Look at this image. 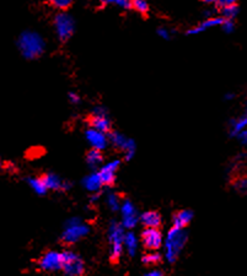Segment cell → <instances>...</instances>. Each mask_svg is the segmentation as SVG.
<instances>
[{
  "mask_svg": "<svg viewBox=\"0 0 247 276\" xmlns=\"http://www.w3.org/2000/svg\"><path fill=\"white\" fill-rule=\"evenodd\" d=\"M236 138H238V140L241 142V144L247 146V128L244 129L243 132L239 133V134L236 135Z\"/></svg>",
  "mask_w": 247,
  "mask_h": 276,
  "instance_id": "obj_33",
  "label": "cell"
},
{
  "mask_svg": "<svg viewBox=\"0 0 247 276\" xmlns=\"http://www.w3.org/2000/svg\"><path fill=\"white\" fill-rule=\"evenodd\" d=\"M230 4H238V0H218L217 7L219 9V7L227 6V5H230Z\"/></svg>",
  "mask_w": 247,
  "mask_h": 276,
  "instance_id": "obj_34",
  "label": "cell"
},
{
  "mask_svg": "<svg viewBox=\"0 0 247 276\" xmlns=\"http://www.w3.org/2000/svg\"><path fill=\"white\" fill-rule=\"evenodd\" d=\"M122 216H123V224L124 227L132 228L137 225L138 220H140V216H138L137 210H135L134 205L129 200H124V203L122 204Z\"/></svg>",
  "mask_w": 247,
  "mask_h": 276,
  "instance_id": "obj_14",
  "label": "cell"
},
{
  "mask_svg": "<svg viewBox=\"0 0 247 276\" xmlns=\"http://www.w3.org/2000/svg\"><path fill=\"white\" fill-rule=\"evenodd\" d=\"M233 188L241 195H247V177L240 176L234 179Z\"/></svg>",
  "mask_w": 247,
  "mask_h": 276,
  "instance_id": "obj_27",
  "label": "cell"
},
{
  "mask_svg": "<svg viewBox=\"0 0 247 276\" xmlns=\"http://www.w3.org/2000/svg\"><path fill=\"white\" fill-rule=\"evenodd\" d=\"M132 11L142 17H148L151 11L150 2L149 0H132Z\"/></svg>",
  "mask_w": 247,
  "mask_h": 276,
  "instance_id": "obj_21",
  "label": "cell"
},
{
  "mask_svg": "<svg viewBox=\"0 0 247 276\" xmlns=\"http://www.w3.org/2000/svg\"><path fill=\"white\" fill-rule=\"evenodd\" d=\"M124 246L127 247V251H128L129 256H134L135 252H137V247H138V243H137V238H135L134 233L129 232L127 233L126 237H124Z\"/></svg>",
  "mask_w": 247,
  "mask_h": 276,
  "instance_id": "obj_28",
  "label": "cell"
},
{
  "mask_svg": "<svg viewBox=\"0 0 247 276\" xmlns=\"http://www.w3.org/2000/svg\"><path fill=\"white\" fill-rule=\"evenodd\" d=\"M219 14L222 15L224 18H228V20H236L240 14V6L239 4H230L227 5V6L219 7Z\"/></svg>",
  "mask_w": 247,
  "mask_h": 276,
  "instance_id": "obj_24",
  "label": "cell"
},
{
  "mask_svg": "<svg viewBox=\"0 0 247 276\" xmlns=\"http://www.w3.org/2000/svg\"><path fill=\"white\" fill-rule=\"evenodd\" d=\"M18 54L27 62H34L43 57L48 49V41L43 33L34 28H25L20 31L15 39Z\"/></svg>",
  "mask_w": 247,
  "mask_h": 276,
  "instance_id": "obj_1",
  "label": "cell"
},
{
  "mask_svg": "<svg viewBox=\"0 0 247 276\" xmlns=\"http://www.w3.org/2000/svg\"><path fill=\"white\" fill-rule=\"evenodd\" d=\"M161 262V256L159 253H156V251H151L149 252L148 254H145L144 257H143V263H144L145 265H158L160 264Z\"/></svg>",
  "mask_w": 247,
  "mask_h": 276,
  "instance_id": "obj_29",
  "label": "cell"
},
{
  "mask_svg": "<svg viewBox=\"0 0 247 276\" xmlns=\"http://www.w3.org/2000/svg\"><path fill=\"white\" fill-rule=\"evenodd\" d=\"M224 20L225 18L220 14L208 18H202V21H199L198 23L188 27L187 30L185 31V34L186 36H198V34L207 32V31L212 30V28H220V26L223 25Z\"/></svg>",
  "mask_w": 247,
  "mask_h": 276,
  "instance_id": "obj_9",
  "label": "cell"
},
{
  "mask_svg": "<svg viewBox=\"0 0 247 276\" xmlns=\"http://www.w3.org/2000/svg\"><path fill=\"white\" fill-rule=\"evenodd\" d=\"M100 7L105 9V7L113 6L123 11H129L132 10V0H97Z\"/></svg>",
  "mask_w": 247,
  "mask_h": 276,
  "instance_id": "obj_18",
  "label": "cell"
},
{
  "mask_svg": "<svg viewBox=\"0 0 247 276\" xmlns=\"http://www.w3.org/2000/svg\"><path fill=\"white\" fill-rule=\"evenodd\" d=\"M86 162L89 164L90 167H92V168H95V167L100 166L101 163H102L103 161V155H102V151L97 150V148H91V150L87 151L86 153Z\"/></svg>",
  "mask_w": 247,
  "mask_h": 276,
  "instance_id": "obj_26",
  "label": "cell"
},
{
  "mask_svg": "<svg viewBox=\"0 0 247 276\" xmlns=\"http://www.w3.org/2000/svg\"><path fill=\"white\" fill-rule=\"evenodd\" d=\"M147 276H164V274L161 272H158V270H156V272H151L150 274H148Z\"/></svg>",
  "mask_w": 247,
  "mask_h": 276,
  "instance_id": "obj_37",
  "label": "cell"
},
{
  "mask_svg": "<svg viewBox=\"0 0 247 276\" xmlns=\"http://www.w3.org/2000/svg\"><path fill=\"white\" fill-rule=\"evenodd\" d=\"M87 127L100 130V132L108 133L112 132V121L110 118L108 110L102 105H95L90 111V114L86 118Z\"/></svg>",
  "mask_w": 247,
  "mask_h": 276,
  "instance_id": "obj_4",
  "label": "cell"
},
{
  "mask_svg": "<svg viewBox=\"0 0 247 276\" xmlns=\"http://www.w3.org/2000/svg\"><path fill=\"white\" fill-rule=\"evenodd\" d=\"M63 253V272L66 276H85V264L80 257L71 251Z\"/></svg>",
  "mask_w": 247,
  "mask_h": 276,
  "instance_id": "obj_7",
  "label": "cell"
},
{
  "mask_svg": "<svg viewBox=\"0 0 247 276\" xmlns=\"http://www.w3.org/2000/svg\"><path fill=\"white\" fill-rule=\"evenodd\" d=\"M247 128V101L244 105L243 113L239 114L235 118H231L229 121V134L231 137H235L244 129Z\"/></svg>",
  "mask_w": 247,
  "mask_h": 276,
  "instance_id": "obj_15",
  "label": "cell"
},
{
  "mask_svg": "<svg viewBox=\"0 0 247 276\" xmlns=\"http://www.w3.org/2000/svg\"><path fill=\"white\" fill-rule=\"evenodd\" d=\"M75 2L76 0H46V4L54 11H69Z\"/></svg>",
  "mask_w": 247,
  "mask_h": 276,
  "instance_id": "obj_22",
  "label": "cell"
},
{
  "mask_svg": "<svg viewBox=\"0 0 247 276\" xmlns=\"http://www.w3.org/2000/svg\"><path fill=\"white\" fill-rule=\"evenodd\" d=\"M220 30L225 34H233L236 31V20H228V18H225L223 25L220 26Z\"/></svg>",
  "mask_w": 247,
  "mask_h": 276,
  "instance_id": "obj_30",
  "label": "cell"
},
{
  "mask_svg": "<svg viewBox=\"0 0 247 276\" xmlns=\"http://www.w3.org/2000/svg\"><path fill=\"white\" fill-rule=\"evenodd\" d=\"M236 98V94L235 92H227L224 95V100L225 101H234Z\"/></svg>",
  "mask_w": 247,
  "mask_h": 276,
  "instance_id": "obj_36",
  "label": "cell"
},
{
  "mask_svg": "<svg viewBox=\"0 0 247 276\" xmlns=\"http://www.w3.org/2000/svg\"><path fill=\"white\" fill-rule=\"evenodd\" d=\"M193 212L190 210H180L174 214V226L177 228H185L191 222Z\"/></svg>",
  "mask_w": 247,
  "mask_h": 276,
  "instance_id": "obj_19",
  "label": "cell"
},
{
  "mask_svg": "<svg viewBox=\"0 0 247 276\" xmlns=\"http://www.w3.org/2000/svg\"><path fill=\"white\" fill-rule=\"evenodd\" d=\"M140 222L143 226L150 228H158L161 225V215L158 211L149 210L140 215Z\"/></svg>",
  "mask_w": 247,
  "mask_h": 276,
  "instance_id": "obj_17",
  "label": "cell"
},
{
  "mask_svg": "<svg viewBox=\"0 0 247 276\" xmlns=\"http://www.w3.org/2000/svg\"><path fill=\"white\" fill-rule=\"evenodd\" d=\"M68 101L73 106H78L81 103V96L76 91L68 92Z\"/></svg>",
  "mask_w": 247,
  "mask_h": 276,
  "instance_id": "obj_32",
  "label": "cell"
},
{
  "mask_svg": "<svg viewBox=\"0 0 247 276\" xmlns=\"http://www.w3.org/2000/svg\"><path fill=\"white\" fill-rule=\"evenodd\" d=\"M107 203L112 210H117V209L119 208V203H121V200H119V196L117 194H110L107 198Z\"/></svg>",
  "mask_w": 247,
  "mask_h": 276,
  "instance_id": "obj_31",
  "label": "cell"
},
{
  "mask_svg": "<svg viewBox=\"0 0 247 276\" xmlns=\"http://www.w3.org/2000/svg\"><path fill=\"white\" fill-rule=\"evenodd\" d=\"M42 178H43L44 183H46L48 190H65L70 187L69 183L62 182L59 177L53 173L42 174Z\"/></svg>",
  "mask_w": 247,
  "mask_h": 276,
  "instance_id": "obj_16",
  "label": "cell"
},
{
  "mask_svg": "<svg viewBox=\"0 0 247 276\" xmlns=\"http://www.w3.org/2000/svg\"><path fill=\"white\" fill-rule=\"evenodd\" d=\"M155 33L156 36H158L160 39H163V41L170 42L175 38V36H176V30L170 27V26L159 25L158 27L155 28Z\"/></svg>",
  "mask_w": 247,
  "mask_h": 276,
  "instance_id": "obj_25",
  "label": "cell"
},
{
  "mask_svg": "<svg viewBox=\"0 0 247 276\" xmlns=\"http://www.w3.org/2000/svg\"><path fill=\"white\" fill-rule=\"evenodd\" d=\"M39 269L43 272H57L63 269V253L55 251H48L38 260Z\"/></svg>",
  "mask_w": 247,
  "mask_h": 276,
  "instance_id": "obj_10",
  "label": "cell"
},
{
  "mask_svg": "<svg viewBox=\"0 0 247 276\" xmlns=\"http://www.w3.org/2000/svg\"><path fill=\"white\" fill-rule=\"evenodd\" d=\"M119 164H121V161L115 160L101 167L99 174L103 185H112L116 182V173L119 168Z\"/></svg>",
  "mask_w": 247,
  "mask_h": 276,
  "instance_id": "obj_13",
  "label": "cell"
},
{
  "mask_svg": "<svg viewBox=\"0 0 247 276\" xmlns=\"http://www.w3.org/2000/svg\"><path fill=\"white\" fill-rule=\"evenodd\" d=\"M123 224L113 221L110 227V244H111V253L110 259L111 263H117L121 258L122 252H123L124 244V235L123 232Z\"/></svg>",
  "mask_w": 247,
  "mask_h": 276,
  "instance_id": "obj_5",
  "label": "cell"
},
{
  "mask_svg": "<svg viewBox=\"0 0 247 276\" xmlns=\"http://www.w3.org/2000/svg\"><path fill=\"white\" fill-rule=\"evenodd\" d=\"M84 185H85V188L89 190V192H92V193L100 192V189H101V187L103 185V183H102V180H101L99 172L87 176L86 178L84 179Z\"/></svg>",
  "mask_w": 247,
  "mask_h": 276,
  "instance_id": "obj_20",
  "label": "cell"
},
{
  "mask_svg": "<svg viewBox=\"0 0 247 276\" xmlns=\"http://www.w3.org/2000/svg\"><path fill=\"white\" fill-rule=\"evenodd\" d=\"M85 139L89 142L90 146L92 148H97V150H105L107 147V145L110 144V140H108V134L106 133L100 132V130L91 128V127H87L85 129Z\"/></svg>",
  "mask_w": 247,
  "mask_h": 276,
  "instance_id": "obj_11",
  "label": "cell"
},
{
  "mask_svg": "<svg viewBox=\"0 0 247 276\" xmlns=\"http://www.w3.org/2000/svg\"><path fill=\"white\" fill-rule=\"evenodd\" d=\"M27 183H28V185H30V187L34 190V192L37 193V194L43 195V194H46L47 192H48V188H47L46 183H44V180H43V178H42V176L30 177V178L27 179Z\"/></svg>",
  "mask_w": 247,
  "mask_h": 276,
  "instance_id": "obj_23",
  "label": "cell"
},
{
  "mask_svg": "<svg viewBox=\"0 0 247 276\" xmlns=\"http://www.w3.org/2000/svg\"><path fill=\"white\" fill-rule=\"evenodd\" d=\"M186 242H187V232L185 228L174 226L169 231L166 242H165V256L170 263H174L179 258Z\"/></svg>",
  "mask_w": 247,
  "mask_h": 276,
  "instance_id": "obj_3",
  "label": "cell"
},
{
  "mask_svg": "<svg viewBox=\"0 0 247 276\" xmlns=\"http://www.w3.org/2000/svg\"><path fill=\"white\" fill-rule=\"evenodd\" d=\"M108 140H110V144H112L116 148L123 151L124 157L127 160L133 157L135 152L134 140L131 139V138H127L126 135L122 134L121 132H117L115 129L111 133H108Z\"/></svg>",
  "mask_w": 247,
  "mask_h": 276,
  "instance_id": "obj_8",
  "label": "cell"
},
{
  "mask_svg": "<svg viewBox=\"0 0 247 276\" xmlns=\"http://www.w3.org/2000/svg\"><path fill=\"white\" fill-rule=\"evenodd\" d=\"M142 242L149 252L158 251L163 244V235L158 228L145 227L142 233Z\"/></svg>",
  "mask_w": 247,
  "mask_h": 276,
  "instance_id": "obj_12",
  "label": "cell"
},
{
  "mask_svg": "<svg viewBox=\"0 0 247 276\" xmlns=\"http://www.w3.org/2000/svg\"><path fill=\"white\" fill-rule=\"evenodd\" d=\"M204 6H217L218 0H201Z\"/></svg>",
  "mask_w": 247,
  "mask_h": 276,
  "instance_id": "obj_35",
  "label": "cell"
},
{
  "mask_svg": "<svg viewBox=\"0 0 247 276\" xmlns=\"http://www.w3.org/2000/svg\"><path fill=\"white\" fill-rule=\"evenodd\" d=\"M52 28L58 43L64 46L75 36L78 22L70 11H55L52 16Z\"/></svg>",
  "mask_w": 247,
  "mask_h": 276,
  "instance_id": "obj_2",
  "label": "cell"
},
{
  "mask_svg": "<svg viewBox=\"0 0 247 276\" xmlns=\"http://www.w3.org/2000/svg\"><path fill=\"white\" fill-rule=\"evenodd\" d=\"M89 233V227L81 224L78 219H70L65 224V230L62 235V242L65 244H73L80 241Z\"/></svg>",
  "mask_w": 247,
  "mask_h": 276,
  "instance_id": "obj_6",
  "label": "cell"
}]
</instances>
